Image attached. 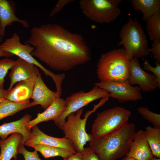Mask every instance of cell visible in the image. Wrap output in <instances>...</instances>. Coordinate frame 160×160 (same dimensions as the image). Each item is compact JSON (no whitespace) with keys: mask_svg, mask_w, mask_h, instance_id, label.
<instances>
[{"mask_svg":"<svg viewBox=\"0 0 160 160\" xmlns=\"http://www.w3.org/2000/svg\"><path fill=\"white\" fill-rule=\"evenodd\" d=\"M24 44L34 47L33 57L57 71H69L91 58L90 48L82 36L57 24L33 27Z\"/></svg>","mask_w":160,"mask_h":160,"instance_id":"1","label":"cell"},{"mask_svg":"<svg viewBox=\"0 0 160 160\" xmlns=\"http://www.w3.org/2000/svg\"><path fill=\"white\" fill-rule=\"evenodd\" d=\"M136 126L127 123L118 130L97 138L92 137L89 147L100 160H117L128 153L134 135Z\"/></svg>","mask_w":160,"mask_h":160,"instance_id":"2","label":"cell"},{"mask_svg":"<svg viewBox=\"0 0 160 160\" xmlns=\"http://www.w3.org/2000/svg\"><path fill=\"white\" fill-rule=\"evenodd\" d=\"M129 62L124 48L114 49L102 54L97 65L98 78L101 81L128 80Z\"/></svg>","mask_w":160,"mask_h":160,"instance_id":"3","label":"cell"},{"mask_svg":"<svg viewBox=\"0 0 160 160\" xmlns=\"http://www.w3.org/2000/svg\"><path fill=\"white\" fill-rule=\"evenodd\" d=\"M118 46H123L127 60L144 58L149 55L148 40L143 28L136 18L130 17L120 31Z\"/></svg>","mask_w":160,"mask_h":160,"instance_id":"4","label":"cell"},{"mask_svg":"<svg viewBox=\"0 0 160 160\" xmlns=\"http://www.w3.org/2000/svg\"><path fill=\"white\" fill-rule=\"evenodd\" d=\"M109 97L102 98L97 104L93 105V108L86 112L84 117H81L84 109L81 108L76 112L71 113L67 116V120L60 128L64 134L65 137L71 140L77 152L81 153L87 142L92 137L91 133H87L85 128L87 120L89 116L99 107L103 105Z\"/></svg>","mask_w":160,"mask_h":160,"instance_id":"5","label":"cell"},{"mask_svg":"<svg viewBox=\"0 0 160 160\" xmlns=\"http://www.w3.org/2000/svg\"><path fill=\"white\" fill-rule=\"evenodd\" d=\"M131 112L116 106L98 113L92 126L93 137L97 138L114 132L127 123Z\"/></svg>","mask_w":160,"mask_h":160,"instance_id":"6","label":"cell"},{"mask_svg":"<svg viewBox=\"0 0 160 160\" xmlns=\"http://www.w3.org/2000/svg\"><path fill=\"white\" fill-rule=\"evenodd\" d=\"M122 0H81L82 13L91 20L99 23H108L116 20L121 13L118 6Z\"/></svg>","mask_w":160,"mask_h":160,"instance_id":"7","label":"cell"},{"mask_svg":"<svg viewBox=\"0 0 160 160\" xmlns=\"http://www.w3.org/2000/svg\"><path fill=\"white\" fill-rule=\"evenodd\" d=\"M109 95L108 92L95 86L88 92L82 90L72 94L65 99L66 109L59 118L53 121L55 124L60 129L69 114L76 112L94 100L109 97Z\"/></svg>","mask_w":160,"mask_h":160,"instance_id":"8","label":"cell"},{"mask_svg":"<svg viewBox=\"0 0 160 160\" xmlns=\"http://www.w3.org/2000/svg\"><path fill=\"white\" fill-rule=\"evenodd\" d=\"M95 86L109 93V97L116 99L120 103L141 100L143 96L138 86L131 85L128 80L121 81H100Z\"/></svg>","mask_w":160,"mask_h":160,"instance_id":"9","label":"cell"},{"mask_svg":"<svg viewBox=\"0 0 160 160\" xmlns=\"http://www.w3.org/2000/svg\"><path fill=\"white\" fill-rule=\"evenodd\" d=\"M129 65L128 80L131 85H138L141 90L144 92L153 91L158 88L156 76L142 68L138 58L134 57L129 60Z\"/></svg>","mask_w":160,"mask_h":160,"instance_id":"10","label":"cell"},{"mask_svg":"<svg viewBox=\"0 0 160 160\" xmlns=\"http://www.w3.org/2000/svg\"><path fill=\"white\" fill-rule=\"evenodd\" d=\"M29 139L24 143L29 147L37 145H44L62 148L74 154L76 151L72 141L65 137L57 138L49 136L41 131L36 125L32 128Z\"/></svg>","mask_w":160,"mask_h":160,"instance_id":"11","label":"cell"},{"mask_svg":"<svg viewBox=\"0 0 160 160\" xmlns=\"http://www.w3.org/2000/svg\"><path fill=\"white\" fill-rule=\"evenodd\" d=\"M57 98L56 92L50 90L46 85L38 69L31 99L33 106L40 105L45 110Z\"/></svg>","mask_w":160,"mask_h":160,"instance_id":"12","label":"cell"},{"mask_svg":"<svg viewBox=\"0 0 160 160\" xmlns=\"http://www.w3.org/2000/svg\"><path fill=\"white\" fill-rule=\"evenodd\" d=\"M126 155L136 160H151L153 157L144 130L140 129L135 132Z\"/></svg>","mask_w":160,"mask_h":160,"instance_id":"13","label":"cell"},{"mask_svg":"<svg viewBox=\"0 0 160 160\" xmlns=\"http://www.w3.org/2000/svg\"><path fill=\"white\" fill-rule=\"evenodd\" d=\"M38 69L34 64L18 58L15 60L9 74L10 83L7 90L13 87L17 82L36 77Z\"/></svg>","mask_w":160,"mask_h":160,"instance_id":"14","label":"cell"},{"mask_svg":"<svg viewBox=\"0 0 160 160\" xmlns=\"http://www.w3.org/2000/svg\"><path fill=\"white\" fill-rule=\"evenodd\" d=\"M66 107L65 99L60 97L57 98L47 109L41 113L37 114L36 117L26 124L29 130L34 126L40 122L51 120L54 121L59 118L65 111Z\"/></svg>","mask_w":160,"mask_h":160,"instance_id":"15","label":"cell"},{"mask_svg":"<svg viewBox=\"0 0 160 160\" xmlns=\"http://www.w3.org/2000/svg\"><path fill=\"white\" fill-rule=\"evenodd\" d=\"M16 4L12 1L0 0V23L1 26V36L5 35L6 27L11 25L13 22L20 23L24 28L29 26L28 22L25 20H21L15 15Z\"/></svg>","mask_w":160,"mask_h":160,"instance_id":"16","label":"cell"},{"mask_svg":"<svg viewBox=\"0 0 160 160\" xmlns=\"http://www.w3.org/2000/svg\"><path fill=\"white\" fill-rule=\"evenodd\" d=\"M32 116L29 114L24 115L19 120L9 123H5L0 126V137L1 140L6 139L10 134L17 133L23 137L21 145L30 137L31 132L26 127V124L31 120Z\"/></svg>","mask_w":160,"mask_h":160,"instance_id":"17","label":"cell"},{"mask_svg":"<svg viewBox=\"0 0 160 160\" xmlns=\"http://www.w3.org/2000/svg\"><path fill=\"white\" fill-rule=\"evenodd\" d=\"M36 76L20 81L15 87L6 90L5 99L17 103L29 100L32 96Z\"/></svg>","mask_w":160,"mask_h":160,"instance_id":"18","label":"cell"},{"mask_svg":"<svg viewBox=\"0 0 160 160\" xmlns=\"http://www.w3.org/2000/svg\"><path fill=\"white\" fill-rule=\"evenodd\" d=\"M23 137L20 133L12 134L7 139L0 140V160H11L17 159L18 149L22 144Z\"/></svg>","mask_w":160,"mask_h":160,"instance_id":"19","label":"cell"},{"mask_svg":"<svg viewBox=\"0 0 160 160\" xmlns=\"http://www.w3.org/2000/svg\"><path fill=\"white\" fill-rule=\"evenodd\" d=\"M130 2L135 10L141 12L142 20L145 21L153 15L160 12V0H131Z\"/></svg>","mask_w":160,"mask_h":160,"instance_id":"20","label":"cell"},{"mask_svg":"<svg viewBox=\"0 0 160 160\" xmlns=\"http://www.w3.org/2000/svg\"><path fill=\"white\" fill-rule=\"evenodd\" d=\"M33 106L29 100L17 103L5 98L0 99V120L25 109Z\"/></svg>","mask_w":160,"mask_h":160,"instance_id":"21","label":"cell"},{"mask_svg":"<svg viewBox=\"0 0 160 160\" xmlns=\"http://www.w3.org/2000/svg\"><path fill=\"white\" fill-rule=\"evenodd\" d=\"M145 129L146 138L153 155L160 158V128L148 126Z\"/></svg>","mask_w":160,"mask_h":160,"instance_id":"22","label":"cell"},{"mask_svg":"<svg viewBox=\"0 0 160 160\" xmlns=\"http://www.w3.org/2000/svg\"><path fill=\"white\" fill-rule=\"evenodd\" d=\"M32 147L39 152L45 159L56 156L66 159L73 154L69 150L62 148L46 145H37Z\"/></svg>","mask_w":160,"mask_h":160,"instance_id":"23","label":"cell"},{"mask_svg":"<svg viewBox=\"0 0 160 160\" xmlns=\"http://www.w3.org/2000/svg\"><path fill=\"white\" fill-rule=\"evenodd\" d=\"M146 28L151 40L160 41V12L156 13L146 21Z\"/></svg>","mask_w":160,"mask_h":160,"instance_id":"24","label":"cell"},{"mask_svg":"<svg viewBox=\"0 0 160 160\" xmlns=\"http://www.w3.org/2000/svg\"><path fill=\"white\" fill-rule=\"evenodd\" d=\"M137 111L146 120L151 123L155 127L160 128V115L150 111L145 107H138Z\"/></svg>","mask_w":160,"mask_h":160,"instance_id":"25","label":"cell"},{"mask_svg":"<svg viewBox=\"0 0 160 160\" xmlns=\"http://www.w3.org/2000/svg\"><path fill=\"white\" fill-rule=\"evenodd\" d=\"M15 60L8 57L0 60V84L4 87V78L8 71L15 64Z\"/></svg>","mask_w":160,"mask_h":160,"instance_id":"26","label":"cell"},{"mask_svg":"<svg viewBox=\"0 0 160 160\" xmlns=\"http://www.w3.org/2000/svg\"><path fill=\"white\" fill-rule=\"evenodd\" d=\"M143 69L153 73L156 77V81L158 84V88L160 87V62L156 61V66H152L147 60L143 59Z\"/></svg>","mask_w":160,"mask_h":160,"instance_id":"27","label":"cell"},{"mask_svg":"<svg viewBox=\"0 0 160 160\" xmlns=\"http://www.w3.org/2000/svg\"><path fill=\"white\" fill-rule=\"evenodd\" d=\"M18 153L22 154L25 160H42L39 158L37 151H29L25 148L24 145H21L19 147Z\"/></svg>","mask_w":160,"mask_h":160,"instance_id":"28","label":"cell"},{"mask_svg":"<svg viewBox=\"0 0 160 160\" xmlns=\"http://www.w3.org/2000/svg\"><path fill=\"white\" fill-rule=\"evenodd\" d=\"M81 153L82 160H100L98 156L89 146L84 148Z\"/></svg>","mask_w":160,"mask_h":160,"instance_id":"29","label":"cell"},{"mask_svg":"<svg viewBox=\"0 0 160 160\" xmlns=\"http://www.w3.org/2000/svg\"><path fill=\"white\" fill-rule=\"evenodd\" d=\"M73 0H59L52 10L50 16L52 17L61 11L63 8L69 3L73 1Z\"/></svg>","mask_w":160,"mask_h":160,"instance_id":"30","label":"cell"},{"mask_svg":"<svg viewBox=\"0 0 160 160\" xmlns=\"http://www.w3.org/2000/svg\"><path fill=\"white\" fill-rule=\"evenodd\" d=\"M149 52L153 53V58L156 61L160 62V41L153 42Z\"/></svg>","mask_w":160,"mask_h":160,"instance_id":"31","label":"cell"},{"mask_svg":"<svg viewBox=\"0 0 160 160\" xmlns=\"http://www.w3.org/2000/svg\"><path fill=\"white\" fill-rule=\"evenodd\" d=\"M65 160H82L81 153L76 152L65 159Z\"/></svg>","mask_w":160,"mask_h":160,"instance_id":"32","label":"cell"},{"mask_svg":"<svg viewBox=\"0 0 160 160\" xmlns=\"http://www.w3.org/2000/svg\"><path fill=\"white\" fill-rule=\"evenodd\" d=\"M14 55L12 54L3 51L1 49V45H0V57H5L9 58Z\"/></svg>","mask_w":160,"mask_h":160,"instance_id":"33","label":"cell"},{"mask_svg":"<svg viewBox=\"0 0 160 160\" xmlns=\"http://www.w3.org/2000/svg\"><path fill=\"white\" fill-rule=\"evenodd\" d=\"M6 90L3 88L0 84V99L5 98Z\"/></svg>","mask_w":160,"mask_h":160,"instance_id":"34","label":"cell"},{"mask_svg":"<svg viewBox=\"0 0 160 160\" xmlns=\"http://www.w3.org/2000/svg\"><path fill=\"white\" fill-rule=\"evenodd\" d=\"M121 160H136L132 157H129L127 156H125L122 158Z\"/></svg>","mask_w":160,"mask_h":160,"instance_id":"35","label":"cell"},{"mask_svg":"<svg viewBox=\"0 0 160 160\" xmlns=\"http://www.w3.org/2000/svg\"><path fill=\"white\" fill-rule=\"evenodd\" d=\"M1 26L0 23V45L1 44V42H2L1 37Z\"/></svg>","mask_w":160,"mask_h":160,"instance_id":"36","label":"cell"},{"mask_svg":"<svg viewBox=\"0 0 160 160\" xmlns=\"http://www.w3.org/2000/svg\"><path fill=\"white\" fill-rule=\"evenodd\" d=\"M151 160H160V158H158L153 156Z\"/></svg>","mask_w":160,"mask_h":160,"instance_id":"37","label":"cell"},{"mask_svg":"<svg viewBox=\"0 0 160 160\" xmlns=\"http://www.w3.org/2000/svg\"><path fill=\"white\" fill-rule=\"evenodd\" d=\"M63 160H65V159H63Z\"/></svg>","mask_w":160,"mask_h":160,"instance_id":"38","label":"cell"}]
</instances>
